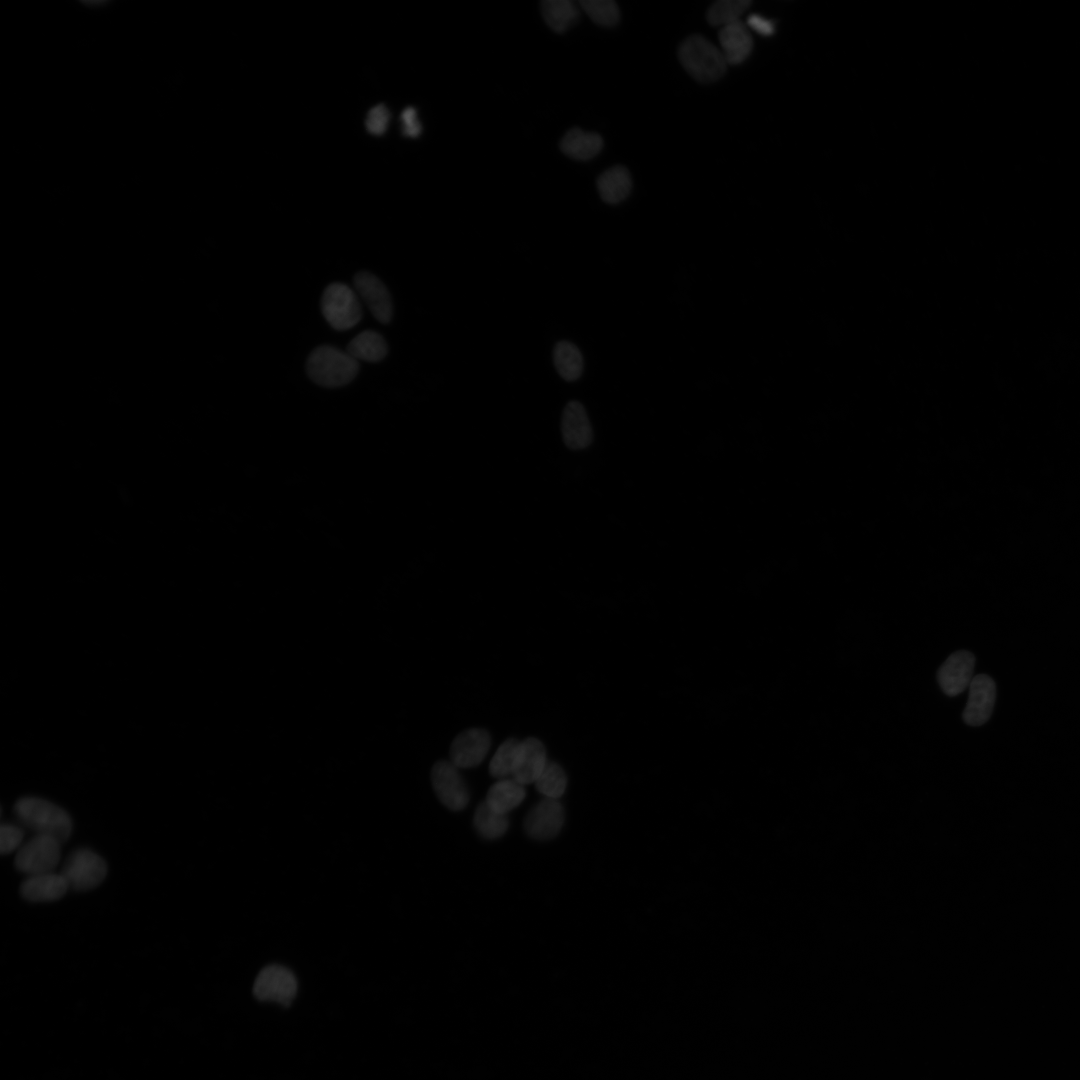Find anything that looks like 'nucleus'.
<instances>
[{
    "label": "nucleus",
    "instance_id": "obj_20",
    "mask_svg": "<svg viewBox=\"0 0 1080 1080\" xmlns=\"http://www.w3.org/2000/svg\"><path fill=\"white\" fill-rule=\"evenodd\" d=\"M631 187L630 174L622 166H614L606 170L597 180L599 194L609 204L623 201L629 195Z\"/></svg>",
    "mask_w": 1080,
    "mask_h": 1080
},
{
    "label": "nucleus",
    "instance_id": "obj_32",
    "mask_svg": "<svg viewBox=\"0 0 1080 1080\" xmlns=\"http://www.w3.org/2000/svg\"><path fill=\"white\" fill-rule=\"evenodd\" d=\"M747 24L752 30L763 36H769L774 32L773 23L758 14L750 15Z\"/></svg>",
    "mask_w": 1080,
    "mask_h": 1080
},
{
    "label": "nucleus",
    "instance_id": "obj_2",
    "mask_svg": "<svg viewBox=\"0 0 1080 1080\" xmlns=\"http://www.w3.org/2000/svg\"><path fill=\"white\" fill-rule=\"evenodd\" d=\"M306 367L309 377L315 383L335 388L344 386L355 378L359 363L347 351L323 345L312 351Z\"/></svg>",
    "mask_w": 1080,
    "mask_h": 1080
},
{
    "label": "nucleus",
    "instance_id": "obj_11",
    "mask_svg": "<svg viewBox=\"0 0 1080 1080\" xmlns=\"http://www.w3.org/2000/svg\"><path fill=\"white\" fill-rule=\"evenodd\" d=\"M968 701L963 711V720L971 726L986 723L991 714L996 698V685L986 674L975 675L969 685Z\"/></svg>",
    "mask_w": 1080,
    "mask_h": 1080
},
{
    "label": "nucleus",
    "instance_id": "obj_10",
    "mask_svg": "<svg viewBox=\"0 0 1080 1080\" xmlns=\"http://www.w3.org/2000/svg\"><path fill=\"white\" fill-rule=\"evenodd\" d=\"M975 666L974 655L967 650L951 654L940 666L937 681L948 696H957L969 687Z\"/></svg>",
    "mask_w": 1080,
    "mask_h": 1080
},
{
    "label": "nucleus",
    "instance_id": "obj_19",
    "mask_svg": "<svg viewBox=\"0 0 1080 1080\" xmlns=\"http://www.w3.org/2000/svg\"><path fill=\"white\" fill-rule=\"evenodd\" d=\"M525 795L523 785L514 779H500L488 790L485 802L493 810L506 815L522 803Z\"/></svg>",
    "mask_w": 1080,
    "mask_h": 1080
},
{
    "label": "nucleus",
    "instance_id": "obj_22",
    "mask_svg": "<svg viewBox=\"0 0 1080 1080\" xmlns=\"http://www.w3.org/2000/svg\"><path fill=\"white\" fill-rule=\"evenodd\" d=\"M558 374L566 381L577 380L583 372V357L576 345L568 341L556 344L553 352Z\"/></svg>",
    "mask_w": 1080,
    "mask_h": 1080
},
{
    "label": "nucleus",
    "instance_id": "obj_1",
    "mask_svg": "<svg viewBox=\"0 0 1080 1080\" xmlns=\"http://www.w3.org/2000/svg\"><path fill=\"white\" fill-rule=\"evenodd\" d=\"M17 819L35 835H47L62 844L72 833V820L60 806L40 797L26 796L14 805Z\"/></svg>",
    "mask_w": 1080,
    "mask_h": 1080
},
{
    "label": "nucleus",
    "instance_id": "obj_25",
    "mask_svg": "<svg viewBox=\"0 0 1080 1080\" xmlns=\"http://www.w3.org/2000/svg\"><path fill=\"white\" fill-rule=\"evenodd\" d=\"M534 784L544 798L559 799L566 790L567 777L564 769L557 762L548 760Z\"/></svg>",
    "mask_w": 1080,
    "mask_h": 1080
},
{
    "label": "nucleus",
    "instance_id": "obj_7",
    "mask_svg": "<svg viewBox=\"0 0 1080 1080\" xmlns=\"http://www.w3.org/2000/svg\"><path fill=\"white\" fill-rule=\"evenodd\" d=\"M253 995L260 1001L289 1006L296 996L297 980L288 968L271 964L260 970L254 981Z\"/></svg>",
    "mask_w": 1080,
    "mask_h": 1080
},
{
    "label": "nucleus",
    "instance_id": "obj_5",
    "mask_svg": "<svg viewBox=\"0 0 1080 1080\" xmlns=\"http://www.w3.org/2000/svg\"><path fill=\"white\" fill-rule=\"evenodd\" d=\"M61 874L65 878L69 889L80 892L88 891L103 882L107 874V864L93 850L80 848L68 856Z\"/></svg>",
    "mask_w": 1080,
    "mask_h": 1080
},
{
    "label": "nucleus",
    "instance_id": "obj_31",
    "mask_svg": "<svg viewBox=\"0 0 1080 1080\" xmlns=\"http://www.w3.org/2000/svg\"><path fill=\"white\" fill-rule=\"evenodd\" d=\"M403 122V134L407 137L416 138L421 132V124L417 119V111L413 107L405 108L401 113Z\"/></svg>",
    "mask_w": 1080,
    "mask_h": 1080
},
{
    "label": "nucleus",
    "instance_id": "obj_24",
    "mask_svg": "<svg viewBox=\"0 0 1080 1080\" xmlns=\"http://www.w3.org/2000/svg\"><path fill=\"white\" fill-rule=\"evenodd\" d=\"M474 827L485 839L501 837L508 829V818L493 810L486 802L481 803L474 814Z\"/></svg>",
    "mask_w": 1080,
    "mask_h": 1080
},
{
    "label": "nucleus",
    "instance_id": "obj_23",
    "mask_svg": "<svg viewBox=\"0 0 1080 1080\" xmlns=\"http://www.w3.org/2000/svg\"><path fill=\"white\" fill-rule=\"evenodd\" d=\"M543 17L555 32H565L578 18V9L571 0H545L542 2Z\"/></svg>",
    "mask_w": 1080,
    "mask_h": 1080
},
{
    "label": "nucleus",
    "instance_id": "obj_21",
    "mask_svg": "<svg viewBox=\"0 0 1080 1080\" xmlns=\"http://www.w3.org/2000/svg\"><path fill=\"white\" fill-rule=\"evenodd\" d=\"M347 352L356 360L377 362L386 356L387 344L379 333L366 330L349 342Z\"/></svg>",
    "mask_w": 1080,
    "mask_h": 1080
},
{
    "label": "nucleus",
    "instance_id": "obj_9",
    "mask_svg": "<svg viewBox=\"0 0 1080 1080\" xmlns=\"http://www.w3.org/2000/svg\"><path fill=\"white\" fill-rule=\"evenodd\" d=\"M564 818V808L558 799L544 798L527 813L524 829L535 840H549L560 832Z\"/></svg>",
    "mask_w": 1080,
    "mask_h": 1080
},
{
    "label": "nucleus",
    "instance_id": "obj_12",
    "mask_svg": "<svg viewBox=\"0 0 1080 1080\" xmlns=\"http://www.w3.org/2000/svg\"><path fill=\"white\" fill-rule=\"evenodd\" d=\"M491 744L489 733L480 728L461 732L450 747V761L457 768H472L486 757Z\"/></svg>",
    "mask_w": 1080,
    "mask_h": 1080
},
{
    "label": "nucleus",
    "instance_id": "obj_30",
    "mask_svg": "<svg viewBox=\"0 0 1080 1080\" xmlns=\"http://www.w3.org/2000/svg\"><path fill=\"white\" fill-rule=\"evenodd\" d=\"M390 113L384 104L374 106L368 112L366 128L373 135H382L388 126Z\"/></svg>",
    "mask_w": 1080,
    "mask_h": 1080
},
{
    "label": "nucleus",
    "instance_id": "obj_27",
    "mask_svg": "<svg viewBox=\"0 0 1080 1080\" xmlns=\"http://www.w3.org/2000/svg\"><path fill=\"white\" fill-rule=\"evenodd\" d=\"M520 741L509 738L497 749L489 764L490 774L499 779H505L513 774Z\"/></svg>",
    "mask_w": 1080,
    "mask_h": 1080
},
{
    "label": "nucleus",
    "instance_id": "obj_28",
    "mask_svg": "<svg viewBox=\"0 0 1080 1080\" xmlns=\"http://www.w3.org/2000/svg\"><path fill=\"white\" fill-rule=\"evenodd\" d=\"M579 4L598 25L610 27L619 20V9L613 0H580Z\"/></svg>",
    "mask_w": 1080,
    "mask_h": 1080
},
{
    "label": "nucleus",
    "instance_id": "obj_18",
    "mask_svg": "<svg viewBox=\"0 0 1080 1080\" xmlns=\"http://www.w3.org/2000/svg\"><path fill=\"white\" fill-rule=\"evenodd\" d=\"M560 146L562 151L571 158L589 160L601 151L603 140L596 133L573 128L564 135Z\"/></svg>",
    "mask_w": 1080,
    "mask_h": 1080
},
{
    "label": "nucleus",
    "instance_id": "obj_26",
    "mask_svg": "<svg viewBox=\"0 0 1080 1080\" xmlns=\"http://www.w3.org/2000/svg\"><path fill=\"white\" fill-rule=\"evenodd\" d=\"M750 5V0H719L709 7L707 20L711 25L722 28L739 21L740 16Z\"/></svg>",
    "mask_w": 1080,
    "mask_h": 1080
},
{
    "label": "nucleus",
    "instance_id": "obj_17",
    "mask_svg": "<svg viewBox=\"0 0 1080 1080\" xmlns=\"http://www.w3.org/2000/svg\"><path fill=\"white\" fill-rule=\"evenodd\" d=\"M722 54L727 64H740L750 55L753 47L752 37L747 27L739 20L721 28L719 32Z\"/></svg>",
    "mask_w": 1080,
    "mask_h": 1080
},
{
    "label": "nucleus",
    "instance_id": "obj_6",
    "mask_svg": "<svg viewBox=\"0 0 1080 1080\" xmlns=\"http://www.w3.org/2000/svg\"><path fill=\"white\" fill-rule=\"evenodd\" d=\"M61 845L51 836L34 835L18 849L15 867L28 876L53 872L60 861Z\"/></svg>",
    "mask_w": 1080,
    "mask_h": 1080
},
{
    "label": "nucleus",
    "instance_id": "obj_15",
    "mask_svg": "<svg viewBox=\"0 0 1080 1080\" xmlns=\"http://www.w3.org/2000/svg\"><path fill=\"white\" fill-rule=\"evenodd\" d=\"M561 430L565 445L572 450L588 447L593 439L587 412L578 401H570L564 408Z\"/></svg>",
    "mask_w": 1080,
    "mask_h": 1080
},
{
    "label": "nucleus",
    "instance_id": "obj_13",
    "mask_svg": "<svg viewBox=\"0 0 1080 1080\" xmlns=\"http://www.w3.org/2000/svg\"><path fill=\"white\" fill-rule=\"evenodd\" d=\"M354 286L357 295L366 303L372 315L381 323L390 322L393 306L382 281L372 273L362 271L355 275Z\"/></svg>",
    "mask_w": 1080,
    "mask_h": 1080
},
{
    "label": "nucleus",
    "instance_id": "obj_16",
    "mask_svg": "<svg viewBox=\"0 0 1080 1080\" xmlns=\"http://www.w3.org/2000/svg\"><path fill=\"white\" fill-rule=\"evenodd\" d=\"M68 889L61 873L49 872L28 876L20 885V894L30 902H49L62 898Z\"/></svg>",
    "mask_w": 1080,
    "mask_h": 1080
},
{
    "label": "nucleus",
    "instance_id": "obj_8",
    "mask_svg": "<svg viewBox=\"0 0 1080 1080\" xmlns=\"http://www.w3.org/2000/svg\"><path fill=\"white\" fill-rule=\"evenodd\" d=\"M457 768L451 761L440 760L432 768L433 789L447 808L460 811L469 802L468 788Z\"/></svg>",
    "mask_w": 1080,
    "mask_h": 1080
},
{
    "label": "nucleus",
    "instance_id": "obj_3",
    "mask_svg": "<svg viewBox=\"0 0 1080 1080\" xmlns=\"http://www.w3.org/2000/svg\"><path fill=\"white\" fill-rule=\"evenodd\" d=\"M679 60L696 80L713 82L723 76L727 62L722 52L700 35L686 38L679 48Z\"/></svg>",
    "mask_w": 1080,
    "mask_h": 1080
},
{
    "label": "nucleus",
    "instance_id": "obj_14",
    "mask_svg": "<svg viewBox=\"0 0 1080 1080\" xmlns=\"http://www.w3.org/2000/svg\"><path fill=\"white\" fill-rule=\"evenodd\" d=\"M548 760L544 744L529 737L520 742L512 777L521 785L535 783Z\"/></svg>",
    "mask_w": 1080,
    "mask_h": 1080
},
{
    "label": "nucleus",
    "instance_id": "obj_29",
    "mask_svg": "<svg viewBox=\"0 0 1080 1080\" xmlns=\"http://www.w3.org/2000/svg\"><path fill=\"white\" fill-rule=\"evenodd\" d=\"M24 833L22 829L13 824H2L0 828V851L2 854L10 853L19 849Z\"/></svg>",
    "mask_w": 1080,
    "mask_h": 1080
},
{
    "label": "nucleus",
    "instance_id": "obj_4",
    "mask_svg": "<svg viewBox=\"0 0 1080 1080\" xmlns=\"http://www.w3.org/2000/svg\"><path fill=\"white\" fill-rule=\"evenodd\" d=\"M321 309L326 321L336 330H348L361 319L359 297L343 283H332L323 292Z\"/></svg>",
    "mask_w": 1080,
    "mask_h": 1080
}]
</instances>
